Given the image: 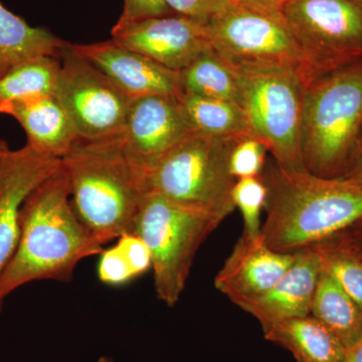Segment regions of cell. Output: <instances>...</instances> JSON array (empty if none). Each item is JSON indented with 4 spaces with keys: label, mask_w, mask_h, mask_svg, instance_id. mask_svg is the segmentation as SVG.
<instances>
[{
    "label": "cell",
    "mask_w": 362,
    "mask_h": 362,
    "mask_svg": "<svg viewBox=\"0 0 362 362\" xmlns=\"http://www.w3.org/2000/svg\"><path fill=\"white\" fill-rule=\"evenodd\" d=\"M102 250L103 245L74 211L61 165L23 202L18 247L0 277V302L35 281L71 282L80 262Z\"/></svg>",
    "instance_id": "cell-1"
},
{
    "label": "cell",
    "mask_w": 362,
    "mask_h": 362,
    "mask_svg": "<svg viewBox=\"0 0 362 362\" xmlns=\"http://www.w3.org/2000/svg\"><path fill=\"white\" fill-rule=\"evenodd\" d=\"M262 177L268 197L261 235L274 251H301L362 221V181L321 177L275 162Z\"/></svg>",
    "instance_id": "cell-2"
},
{
    "label": "cell",
    "mask_w": 362,
    "mask_h": 362,
    "mask_svg": "<svg viewBox=\"0 0 362 362\" xmlns=\"http://www.w3.org/2000/svg\"><path fill=\"white\" fill-rule=\"evenodd\" d=\"M61 165L74 211L103 246L133 233L145 192L142 176L124 148L122 133L78 139Z\"/></svg>",
    "instance_id": "cell-3"
},
{
    "label": "cell",
    "mask_w": 362,
    "mask_h": 362,
    "mask_svg": "<svg viewBox=\"0 0 362 362\" xmlns=\"http://www.w3.org/2000/svg\"><path fill=\"white\" fill-rule=\"evenodd\" d=\"M361 132L362 59L306 85L301 132L305 169L321 177H342Z\"/></svg>",
    "instance_id": "cell-4"
},
{
    "label": "cell",
    "mask_w": 362,
    "mask_h": 362,
    "mask_svg": "<svg viewBox=\"0 0 362 362\" xmlns=\"http://www.w3.org/2000/svg\"><path fill=\"white\" fill-rule=\"evenodd\" d=\"M223 218L190 204L154 194L142 197L133 233L151 254L157 298L169 307L180 301L197 252Z\"/></svg>",
    "instance_id": "cell-5"
},
{
    "label": "cell",
    "mask_w": 362,
    "mask_h": 362,
    "mask_svg": "<svg viewBox=\"0 0 362 362\" xmlns=\"http://www.w3.org/2000/svg\"><path fill=\"white\" fill-rule=\"evenodd\" d=\"M240 136L190 135L145 171V194L201 207L225 220L235 209L230 157Z\"/></svg>",
    "instance_id": "cell-6"
},
{
    "label": "cell",
    "mask_w": 362,
    "mask_h": 362,
    "mask_svg": "<svg viewBox=\"0 0 362 362\" xmlns=\"http://www.w3.org/2000/svg\"><path fill=\"white\" fill-rule=\"evenodd\" d=\"M206 28L214 51L237 73L291 71L308 84L301 52L281 11L230 0Z\"/></svg>",
    "instance_id": "cell-7"
},
{
    "label": "cell",
    "mask_w": 362,
    "mask_h": 362,
    "mask_svg": "<svg viewBox=\"0 0 362 362\" xmlns=\"http://www.w3.org/2000/svg\"><path fill=\"white\" fill-rule=\"evenodd\" d=\"M237 73V71H235ZM242 106L252 134L265 143L274 162L291 170H306L301 151L306 82L291 71L237 73Z\"/></svg>",
    "instance_id": "cell-8"
},
{
    "label": "cell",
    "mask_w": 362,
    "mask_h": 362,
    "mask_svg": "<svg viewBox=\"0 0 362 362\" xmlns=\"http://www.w3.org/2000/svg\"><path fill=\"white\" fill-rule=\"evenodd\" d=\"M281 13L308 83L362 59V0H287Z\"/></svg>",
    "instance_id": "cell-9"
},
{
    "label": "cell",
    "mask_w": 362,
    "mask_h": 362,
    "mask_svg": "<svg viewBox=\"0 0 362 362\" xmlns=\"http://www.w3.org/2000/svg\"><path fill=\"white\" fill-rule=\"evenodd\" d=\"M54 96L83 140L122 133L133 101L70 42L59 54Z\"/></svg>",
    "instance_id": "cell-10"
},
{
    "label": "cell",
    "mask_w": 362,
    "mask_h": 362,
    "mask_svg": "<svg viewBox=\"0 0 362 362\" xmlns=\"http://www.w3.org/2000/svg\"><path fill=\"white\" fill-rule=\"evenodd\" d=\"M197 133L180 96L156 95L133 100L122 132L124 148L140 175Z\"/></svg>",
    "instance_id": "cell-11"
},
{
    "label": "cell",
    "mask_w": 362,
    "mask_h": 362,
    "mask_svg": "<svg viewBox=\"0 0 362 362\" xmlns=\"http://www.w3.org/2000/svg\"><path fill=\"white\" fill-rule=\"evenodd\" d=\"M112 40L175 71L213 49L206 25L178 14L113 28Z\"/></svg>",
    "instance_id": "cell-12"
},
{
    "label": "cell",
    "mask_w": 362,
    "mask_h": 362,
    "mask_svg": "<svg viewBox=\"0 0 362 362\" xmlns=\"http://www.w3.org/2000/svg\"><path fill=\"white\" fill-rule=\"evenodd\" d=\"M59 168L61 159L37 151L28 144L7 152L0 187V277L18 247L23 202ZM2 304L0 302V312Z\"/></svg>",
    "instance_id": "cell-13"
},
{
    "label": "cell",
    "mask_w": 362,
    "mask_h": 362,
    "mask_svg": "<svg viewBox=\"0 0 362 362\" xmlns=\"http://www.w3.org/2000/svg\"><path fill=\"white\" fill-rule=\"evenodd\" d=\"M75 51L103 71L131 99L165 95L180 96V71L169 70L115 40L73 44Z\"/></svg>",
    "instance_id": "cell-14"
},
{
    "label": "cell",
    "mask_w": 362,
    "mask_h": 362,
    "mask_svg": "<svg viewBox=\"0 0 362 362\" xmlns=\"http://www.w3.org/2000/svg\"><path fill=\"white\" fill-rule=\"evenodd\" d=\"M296 259V252L274 251L262 235L243 233L216 274L214 286L233 303L268 291L285 275Z\"/></svg>",
    "instance_id": "cell-15"
},
{
    "label": "cell",
    "mask_w": 362,
    "mask_h": 362,
    "mask_svg": "<svg viewBox=\"0 0 362 362\" xmlns=\"http://www.w3.org/2000/svg\"><path fill=\"white\" fill-rule=\"evenodd\" d=\"M322 272L313 247L296 252V259L285 275L268 291L235 304L255 317L263 330L290 319L310 315L314 294Z\"/></svg>",
    "instance_id": "cell-16"
},
{
    "label": "cell",
    "mask_w": 362,
    "mask_h": 362,
    "mask_svg": "<svg viewBox=\"0 0 362 362\" xmlns=\"http://www.w3.org/2000/svg\"><path fill=\"white\" fill-rule=\"evenodd\" d=\"M0 114L16 119L25 131L28 144L47 156L62 159L78 141L70 117L54 95L6 105Z\"/></svg>",
    "instance_id": "cell-17"
},
{
    "label": "cell",
    "mask_w": 362,
    "mask_h": 362,
    "mask_svg": "<svg viewBox=\"0 0 362 362\" xmlns=\"http://www.w3.org/2000/svg\"><path fill=\"white\" fill-rule=\"evenodd\" d=\"M264 335L291 352L297 362H343L346 356L344 344L311 314L276 324Z\"/></svg>",
    "instance_id": "cell-18"
},
{
    "label": "cell",
    "mask_w": 362,
    "mask_h": 362,
    "mask_svg": "<svg viewBox=\"0 0 362 362\" xmlns=\"http://www.w3.org/2000/svg\"><path fill=\"white\" fill-rule=\"evenodd\" d=\"M69 42L44 28H33L0 2V77L28 59L59 58Z\"/></svg>",
    "instance_id": "cell-19"
},
{
    "label": "cell",
    "mask_w": 362,
    "mask_h": 362,
    "mask_svg": "<svg viewBox=\"0 0 362 362\" xmlns=\"http://www.w3.org/2000/svg\"><path fill=\"white\" fill-rule=\"evenodd\" d=\"M311 315L334 333L346 349L362 338V308L329 274L321 272Z\"/></svg>",
    "instance_id": "cell-20"
},
{
    "label": "cell",
    "mask_w": 362,
    "mask_h": 362,
    "mask_svg": "<svg viewBox=\"0 0 362 362\" xmlns=\"http://www.w3.org/2000/svg\"><path fill=\"white\" fill-rule=\"evenodd\" d=\"M180 80L181 92L185 94L225 100L242 106V90L237 73L214 49L181 70Z\"/></svg>",
    "instance_id": "cell-21"
},
{
    "label": "cell",
    "mask_w": 362,
    "mask_h": 362,
    "mask_svg": "<svg viewBox=\"0 0 362 362\" xmlns=\"http://www.w3.org/2000/svg\"><path fill=\"white\" fill-rule=\"evenodd\" d=\"M59 58L40 57L23 62L0 77V108L14 102L54 95Z\"/></svg>",
    "instance_id": "cell-22"
},
{
    "label": "cell",
    "mask_w": 362,
    "mask_h": 362,
    "mask_svg": "<svg viewBox=\"0 0 362 362\" xmlns=\"http://www.w3.org/2000/svg\"><path fill=\"white\" fill-rule=\"evenodd\" d=\"M180 99L197 132L216 136L252 133L246 112L239 104L185 93H181Z\"/></svg>",
    "instance_id": "cell-23"
},
{
    "label": "cell",
    "mask_w": 362,
    "mask_h": 362,
    "mask_svg": "<svg viewBox=\"0 0 362 362\" xmlns=\"http://www.w3.org/2000/svg\"><path fill=\"white\" fill-rule=\"evenodd\" d=\"M311 247L318 254L322 270L329 274L362 308V261L356 252L337 237Z\"/></svg>",
    "instance_id": "cell-24"
},
{
    "label": "cell",
    "mask_w": 362,
    "mask_h": 362,
    "mask_svg": "<svg viewBox=\"0 0 362 362\" xmlns=\"http://www.w3.org/2000/svg\"><path fill=\"white\" fill-rule=\"evenodd\" d=\"M268 188L261 176L235 180L232 199L244 220V233L250 237L261 235V214L265 209Z\"/></svg>",
    "instance_id": "cell-25"
},
{
    "label": "cell",
    "mask_w": 362,
    "mask_h": 362,
    "mask_svg": "<svg viewBox=\"0 0 362 362\" xmlns=\"http://www.w3.org/2000/svg\"><path fill=\"white\" fill-rule=\"evenodd\" d=\"M267 152L265 143L256 135H240L230 153V175L235 180L261 176L265 168Z\"/></svg>",
    "instance_id": "cell-26"
},
{
    "label": "cell",
    "mask_w": 362,
    "mask_h": 362,
    "mask_svg": "<svg viewBox=\"0 0 362 362\" xmlns=\"http://www.w3.org/2000/svg\"><path fill=\"white\" fill-rule=\"evenodd\" d=\"M97 264L98 278L105 285L121 287L135 280L136 276L127 259L117 245L100 252Z\"/></svg>",
    "instance_id": "cell-27"
},
{
    "label": "cell",
    "mask_w": 362,
    "mask_h": 362,
    "mask_svg": "<svg viewBox=\"0 0 362 362\" xmlns=\"http://www.w3.org/2000/svg\"><path fill=\"white\" fill-rule=\"evenodd\" d=\"M175 14L165 0H124L122 14L114 28H123L147 18Z\"/></svg>",
    "instance_id": "cell-28"
},
{
    "label": "cell",
    "mask_w": 362,
    "mask_h": 362,
    "mask_svg": "<svg viewBox=\"0 0 362 362\" xmlns=\"http://www.w3.org/2000/svg\"><path fill=\"white\" fill-rule=\"evenodd\" d=\"M116 245L127 259L136 277L144 275L151 269V254L144 240L137 233H124L117 239Z\"/></svg>",
    "instance_id": "cell-29"
},
{
    "label": "cell",
    "mask_w": 362,
    "mask_h": 362,
    "mask_svg": "<svg viewBox=\"0 0 362 362\" xmlns=\"http://www.w3.org/2000/svg\"><path fill=\"white\" fill-rule=\"evenodd\" d=\"M175 14L187 16L206 25L216 13H220L230 0H165Z\"/></svg>",
    "instance_id": "cell-30"
},
{
    "label": "cell",
    "mask_w": 362,
    "mask_h": 362,
    "mask_svg": "<svg viewBox=\"0 0 362 362\" xmlns=\"http://www.w3.org/2000/svg\"><path fill=\"white\" fill-rule=\"evenodd\" d=\"M342 177L362 181V132L357 142L356 151L350 161L349 168Z\"/></svg>",
    "instance_id": "cell-31"
},
{
    "label": "cell",
    "mask_w": 362,
    "mask_h": 362,
    "mask_svg": "<svg viewBox=\"0 0 362 362\" xmlns=\"http://www.w3.org/2000/svg\"><path fill=\"white\" fill-rule=\"evenodd\" d=\"M337 235L350 246L362 249V221Z\"/></svg>",
    "instance_id": "cell-32"
},
{
    "label": "cell",
    "mask_w": 362,
    "mask_h": 362,
    "mask_svg": "<svg viewBox=\"0 0 362 362\" xmlns=\"http://www.w3.org/2000/svg\"><path fill=\"white\" fill-rule=\"evenodd\" d=\"M246 6L258 7V8L268 9V11H281L287 0H232Z\"/></svg>",
    "instance_id": "cell-33"
},
{
    "label": "cell",
    "mask_w": 362,
    "mask_h": 362,
    "mask_svg": "<svg viewBox=\"0 0 362 362\" xmlns=\"http://www.w3.org/2000/svg\"><path fill=\"white\" fill-rule=\"evenodd\" d=\"M343 362H362V338L356 344L347 349L346 356Z\"/></svg>",
    "instance_id": "cell-34"
},
{
    "label": "cell",
    "mask_w": 362,
    "mask_h": 362,
    "mask_svg": "<svg viewBox=\"0 0 362 362\" xmlns=\"http://www.w3.org/2000/svg\"><path fill=\"white\" fill-rule=\"evenodd\" d=\"M9 150H11V148H9L8 144H7L6 141H4V139H1V138H0V187H1L2 173H4V159H6L7 152H8Z\"/></svg>",
    "instance_id": "cell-35"
},
{
    "label": "cell",
    "mask_w": 362,
    "mask_h": 362,
    "mask_svg": "<svg viewBox=\"0 0 362 362\" xmlns=\"http://www.w3.org/2000/svg\"><path fill=\"white\" fill-rule=\"evenodd\" d=\"M335 237H337V235H335ZM337 238H339V237H337ZM339 239H340V238H339ZM340 240H341V239H340ZM342 240V242H344V240ZM345 244H346L347 246H349L350 247V249L352 250V251L356 252V254L357 255V257H358V258L361 259L362 261V249H359V247L350 246V245L347 244V243H345Z\"/></svg>",
    "instance_id": "cell-36"
},
{
    "label": "cell",
    "mask_w": 362,
    "mask_h": 362,
    "mask_svg": "<svg viewBox=\"0 0 362 362\" xmlns=\"http://www.w3.org/2000/svg\"><path fill=\"white\" fill-rule=\"evenodd\" d=\"M97 362H116L114 361L113 358L110 356H103L100 357L99 359H98Z\"/></svg>",
    "instance_id": "cell-37"
}]
</instances>
